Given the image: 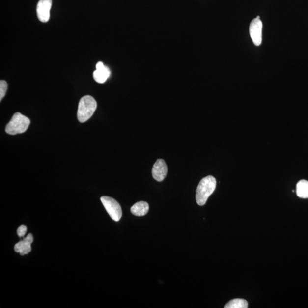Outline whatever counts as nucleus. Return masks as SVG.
Returning <instances> with one entry per match:
<instances>
[{
	"label": "nucleus",
	"mask_w": 308,
	"mask_h": 308,
	"mask_svg": "<svg viewBox=\"0 0 308 308\" xmlns=\"http://www.w3.org/2000/svg\"><path fill=\"white\" fill-rule=\"evenodd\" d=\"M97 107L95 99L90 95H86L81 99L78 108L77 118L81 123H84L89 119Z\"/></svg>",
	"instance_id": "2"
},
{
	"label": "nucleus",
	"mask_w": 308,
	"mask_h": 308,
	"mask_svg": "<svg viewBox=\"0 0 308 308\" xmlns=\"http://www.w3.org/2000/svg\"><path fill=\"white\" fill-rule=\"evenodd\" d=\"M8 88V84L4 80L0 81V101H2L3 97H5Z\"/></svg>",
	"instance_id": "13"
},
{
	"label": "nucleus",
	"mask_w": 308,
	"mask_h": 308,
	"mask_svg": "<svg viewBox=\"0 0 308 308\" xmlns=\"http://www.w3.org/2000/svg\"><path fill=\"white\" fill-rule=\"evenodd\" d=\"M225 308H247L248 302L242 299H233L226 304Z\"/></svg>",
	"instance_id": "12"
},
{
	"label": "nucleus",
	"mask_w": 308,
	"mask_h": 308,
	"mask_svg": "<svg viewBox=\"0 0 308 308\" xmlns=\"http://www.w3.org/2000/svg\"><path fill=\"white\" fill-rule=\"evenodd\" d=\"M217 186V180L212 176H207L200 180L196 193V200L198 205L202 206L206 203L211 195L214 192Z\"/></svg>",
	"instance_id": "1"
},
{
	"label": "nucleus",
	"mask_w": 308,
	"mask_h": 308,
	"mask_svg": "<svg viewBox=\"0 0 308 308\" xmlns=\"http://www.w3.org/2000/svg\"><path fill=\"white\" fill-rule=\"evenodd\" d=\"M30 124V120L27 116L16 112L6 125L5 131L10 135H16L26 132Z\"/></svg>",
	"instance_id": "3"
},
{
	"label": "nucleus",
	"mask_w": 308,
	"mask_h": 308,
	"mask_svg": "<svg viewBox=\"0 0 308 308\" xmlns=\"http://www.w3.org/2000/svg\"><path fill=\"white\" fill-rule=\"evenodd\" d=\"M168 172V166L165 161L164 159H158L152 169V174L154 179L157 181L162 182L167 176Z\"/></svg>",
	"instance_id": "7"
},
{
	"label": "nucleus",
	"mask_w": 308,
	"mask_h": 308,
	"mask_svg": "<svg viewBox=\"0 0 308 308\" xmlns=\"http://www.w3.org/2000/svg\"><path fill=\"white\" fill-rule=\"evenodd\" d=\"M297 196L302 199L308 198V182L306 180H301L296 185Z\"/></svg>",
	"instance_id": "11"
},
{
	"label": "nucleus",
	"mask_w": 308,
	"mask_h": 308,
	"mask_svg": "<svg viewBox=\"0 0 308 308\" xmlns=\"http://www.w3.org/2000/svg\"><path fill=\"white\" fill-rule=\"evenodd\" d=\"M52 0H40L37 6V14L39 20L47 23L50 19V11Z\"/></svg>",
	"instance_id": "6"
},
{
	"label": "nucleus",
	"mask_w": 308,
	"mask_h": 308,
	"mask_svg": "<svg viewBox=\"0 0 308 308\" xmlns=\"http://www.w3.org/2000/svg\"><path fill=\"white\" fill-rule=\"evenodd\" d=\"M149 211V205L146 201H139L131 208L132 213L137 217H142Z\"/></svg>",
	"instance_id": "10"
},
{
	"label": "nucleus",
	"mask_w": 308,
	"mask_h": 308,
	"mask_svg": "<svg viewBox=\"0 0 308 308\" xmlns=\"http://www.w3.org/2000/svg\"><path fill=\"white\" fill-rule=\"evenodd\" d=\"M27 231V226L25 225H21L17 229V235L21 238V237H23L26 234Z\"/></svg>",
	"instance_id": "14"
},
{
	"label": "nucleus",
	"mask_w": 308,
	"mask_h": 308,
	"mask_svg": "<svg viewBox=\"0 0 308 308\" xmlns=\"http://www.w3.org/2000/svg\"><path fill=\"white\" fill-rule=\"evenodd\" d=\"M111 70L107 66L104 65L102 62H98L96 65V70L93 73V78L99 84L106 82L111 76Z\"/></svg>",
	"instance_id": "8"
},
{
	"label": "nucleus",
	"mask_w": 308,
	"mask_h": 308,
	"mask_svg": "<svg viewBox=\"0 0 308 308\" xmlns=\"http://www.w3.org/2000/svg\"><path fill=\"white\" fill-rule=\"evenodd\" d=\"M262 30L263 23L260 19H253L250 24V34L253 44L256 46H260L262 42Z\"/></svg>",
	"instance_id": "5"
},
{
	"label": "nucleus",
	"mask_w": 308,
	"mask_h": 308,
	"mask_svg": "<svg viewBox=\"0 0 308 308\" xmlns=\"http://www.w3.org/2000/svg\"><path fill=\"white\" fill-rule=\"evenodd\" d=\"M101 200L112 220L115 222L119 221L122 218V211L118 201L112 197L106 196L101 197Z\"/></svg>",
	"instance_id": "4"
},
{
	"label": "nucleus",
	"mask_w": 308,
	"mask_h": 308,
	"mask_svg": "<svg viewBox=\"0 0 308 308\" xmlns=\"http://www.w3.org/2000/svg\"><path fill=\"white\" fill-rule=\"evenodd\" d=\"M33 242V236L29 233L23 240L17 243L15 246V250L16 252L19 253L21 256L27 254L31 251V244Z\"/></svg>",
	"instance_id": "9"
}]
</instances>
